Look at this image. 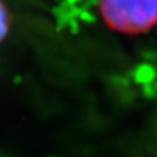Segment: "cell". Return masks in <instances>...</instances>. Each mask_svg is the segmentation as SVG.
<instances>
[{
	"label": "cell",
	"mask_w": 157,
	"mask_h": 157,
	"mask_svg": "<svg viewBox=\"0 0 157 157\" xmlns=\"http://www.w3.org/2000/svg\"><path fill=\"white\" fill-rule=\"evenodd\" d=\"M100 9L118 32H145L157 24V0H100Z\"/></svg>",
	"instance_id": "cell-1"
},
{
	"label": "cell",
	"mask_w": 157,
	"mask_h": 157,
	"mask_svg": "<svg viewBox=\"0 0 157 157\" xmlns=\"http://www.w3.org/2000/svg\"><path fill=\"white\" fill-rule=\"evenodd\" d=\"M12 26V16L6 0H0V43L7 39Z\"/></svg>",
	"instance_id": "cell-2"
}]
</instances>
